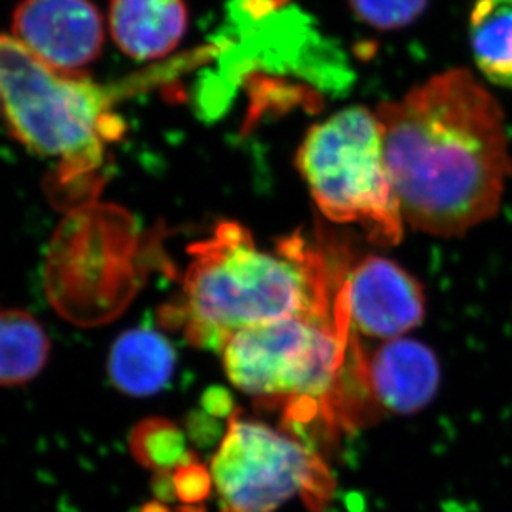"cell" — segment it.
<instances>
[{"instance_id": "13", "label": "cell", "mask_w": 512, "mask_h": 512, "mask_svg": "<svg viewBox=\"0 0 512 512\" xmlns=\"http://www.w3.org/2000/svg\"><path fill=\"white\" fill-rule=\"evenodd\" d=\"M49 355V335L34 316L22 310H0V386L34 380Z\"/></svg>"}, {"instance_id": "8", "label": "cell", "mask_w": 512, "mask_h": 512, "mask_svg": "<svg viewBox=\"0 0 512 512\" xmlns=\"http://www.w3.org/2000/svg\"><path fill=\"white\" fill-rule=\"evenodd\" d=\"M15 39L60 72H80L104 47V20L92 0H20Z\"/></svg>"}, {"instance_id": "9", "label": "cell", "mask_w": 512, "mask_h": 512, "mask_svg": "<svg viewBox=\"0 0 512 512\" xmlns=\"http://www.w3.org/2000/svg\"><path fill=\"white\" fill-rule=\"evenodd\" d=\"M345 291L351 325L363 335L394 340L423 321V288L394 261H361L346 278Z\"/></svg>"}, {"instance_id": "21", "label": "cell", "mask_w": 512, "mask_h": 512, "mask_svg": "<svg viewBox=\"0 0 512 512\" xmlns=\"http://www.w3.org/2000/svg\"><path fill=\"white\" fill-rule=\"evenodd\" d=\"M203 408L213 416H230L233 411L232 399L222 389H212L203 396Z\"/></svg>"}, {"instance_id": "14", "label": "cell", "mask_w": 512, "mask_h": 512, "mask_svg": "<svg viewBox=\"0 0 512 512\" xmlns=\"http://www.w3.org/2000/svg\"><path fill=\"white\" fill-rule=\"evenodd\" d=\"M469 35L481 72L494 84L512 89V0H476Z\"/></svg>"}, {"instance_id": "19", "label": "cell", "mask_w": 512, "mask_h": 512, "mask_svg": "<svg viewBox=\"0 0 512 512\" xmlns=\"http://www.w3.org/2000/svg\"><path fill=\"white\" fill-rule=\"evenodd\" d=\"M291 0H235L243 14L253 19H263L285 9Z\"/></svg>"}, {"instance_id": "23", "label": "cell", "mask_w": 512, "mask_h": 512, "mask_svg": "<svg viewBox=\"0 0 512 512\" xmlns=\"http://www.w3.org/2000/svg\"><path fill=\"white\" fill-rule=\"evenodd\" d=\"M178 512H205V509L195 506V504H185V506L178 509Z\"/></svg>"}, {"instance_id": "11", "label": "cell", "mask_w": 512, "mask_h": 512, "mask_svg": "<svg viewBox=\"0 0 512 512\" xmlns=\"http://www.w3.org/2000/svg\"><path fill=\"white\" fill-rule=\"evenodd\" d=\"M110 29L128 57L162 59L177 49L187 32V5L183 0H112Z\"/></svg>"}, {"instance_id": "2", "label": "cell", "mask_w": 512, "mask_h": 512, "mask_svg": "<svg viewBox=\"0 0 512 512\" xmlns=\"http://www.w3.org/2000/svg\"><path fill=\"white\" fill-rule=\"evenodd\" d=\"M182 300L165 306L162 325L182 328L188 343L222 351L238 331L295 316L330 315L345 283V256L300 233L256 247L247 228L222 222L190 248Z\"/></svg>"}, {"instance_id": "16", "label": "cell", "mask_w": 512, "mask_h": 512, "mask_svg": "<svg viewBox=\"0 0 512 512\" xmlns=\"http://www.w3.org/2000/svg\"><path fill=\"white\" fill-rule=\"evenodd\" d=\"M429 0H350L353 14L378 30H398L413 24Z\"/></svg>"}, {"instance_id": "1", "label": "cell", "mask_w": 512, "mask_h": 512, "mask_svg": "<svg viewBox=\"0 0 512 512\" xmlns=\"http://www.w3.org/2000/svg\"><path fill=\"white\" fill-rule=\"evenodd\" d=\"M375 114L411 227L461 237L498 213L512 175L503 110L468 70L434 75Z\"/></svg>"}, {"instance_id": "18", "label": "cell", "mask_w": 512, "mask_h": 512, "mask_svg": "<svg viewBox=\"0 0 512 512\" xmlns=\"http://www.w3.org/2000/svg\"><path fill=\"white\" fill-rule=\"evenodd\" d=\"M188 434L198 446H212L220 439V426L208 414L195 413L187 421Z\"/></svg>"}, {"instance_id": "6", "label": "cell", "mask_w": 512, "mask_h": 512, "mask_svg": "<svg viewBox=\"0 0 512 512\" xmlns=\"http://www.w3.org/2000/svg\"><path fill=\"white\" fill-rule=\"evenodd\" d=\"M296 163L313 200L331 222L356 223L378 245L401 242L404 218L376 114L350 107L311 127Z\"/></svg>"}, {"instance_id": "3", "label": "cell", "mask_w": 512, "mask_h": 512, "mask_svg": "<svg viewBox=\"0 0 512 512\" xmlns=\"http://www.w3.org/2000/svg\"><path fill=\"white\" fill-rule=\"evenodd\" d=\"M361 350L343 283L330 315L295 316L238 331L222 355L233 386L266 408L281 409L286 433L315 449L341 433L336 406Z\"/></svg>"}, {"instance_id": "22", "label": "cell", "mask_w": 512, "mask_h": 512, "mask_svg": "<svg viewBox=\"0 0 512 512\" xmlns=\"http://www.w3.org/2000/svg\"><path fill=\"white\" fill-rule=\"evenodd\" d=\"M138 512H172L165 506V503L160 501H152V503L143 504Z\"/></svg>"}, {"instance_id": "10", "label": "cell", "mask_w": 512, "mask_h": 512, "mask_svg": "<svg viewBox=\"0 0 512 512\" xmlns=\"http://www.w3.org/2000/svg\"><path fill=\"white\" fill-rule=\"evenodd\" d=\"M366 366L381 411L409 416L426 408L438 393V358L419 341L394 338L368 356Z\"/></svg>"}, {"instance_id": "7", "label": "cell", "mask_w": 512, "mask_h": 512, "mask_svg": "<svg viewBox=\"0 0 512 512\" xmlns=\"http://www.w3.org/2000/svg\"><path fill=\"white\" fill-rule=\"evenodd\" d=\"M220 512H276L300 493L320 511L335 481L320 454L263 421L232 414L212 459Z\"/></svg>"}, {"instance_id": "15", "label": "cell", "mask_w": 512, "mask_h": 512, "mask_svg": "<svg viewBox=\"0 0 512 512\" xmlns=\"http://www.w3.org/2000/svg\"><path fill=\"white\" fill-rule=\"evenodd\" d=\"M128 446L135 461L152 471H172L190 453L182 429L165 418L142 419L132 429Z\"/></svg>"}, {"instance_id": "17", "label": "cell", "mask_w": 512, "mask_h": 512, "mask_svg": "<svg viewBox=\"0 0 512 512\" xmlns=\"http://www.w3.org/2000/svg\"><path fill=\"white\" fill-rule=\"evenodd\" d=\"M177 496L182 503L198 504L203 503L212 494L213 478L212 471L200 463L197 454L188 453L187 458L173 473Z\"/></svg>"}, {"instance_id": "4", "label": "cell", "mask_w": 512, "mask_h": 512, "mask_svg": "<svg viewBox=\"0 0 512 512\" xmlns=\"http://www.w3.org/2000/svg\"><path fill=\"white\" fill-rule=\"evenodd\" d=\"M0 102L22 145L59 158L55 200L72 202V210L95 202L105 143L125 128L112 112V92L82 72L50 67L15 37L0 34Z\"/></svg>"}, {"instance_id": "20", "label": "cell", "mask_w": 512, "mask_h": 512, "mask_svg": "<svg viewBox=\"0 0 512 512\" xmlns=\"http://www.w3.org/2000/svg\"><path fill=\"white\" fill-rule=\"evenodd\" d=\"M152 491L160 503L177 501V489L172 471H155L152 478Z\"/></svg>"}, {"instance_id": "12", "label": "cell", "mask_w": 512, "mask_h": 512, "mask_svg": "<svg viewBox=\"0 0 512 512\" xmlns=\"http://www.w3.org/2000/svg\"><path fill=\"white\" fill-rule=\"evenodd\" d=\"M177 353L172 343L150 326L125 331L110 350V383L120 393L145 398L162 391L175 373Z\"/></svg>"}, {"instance_id": "5", "label": "cell", "mask_w": 512, "mask_h": 512, "mask_svg": "<svg viewBox=\"0 0 512 512\" xmlns=\"http://www.w3.org/2000/svg\"><path fill=\"white\" fill-rule=\"evenodd\" d=\"M147 256L137 220L124 208L90 202L70 210L47 250L50 305L74 325L115 320L140 290Z\"/></svg>"}]
</instances>
